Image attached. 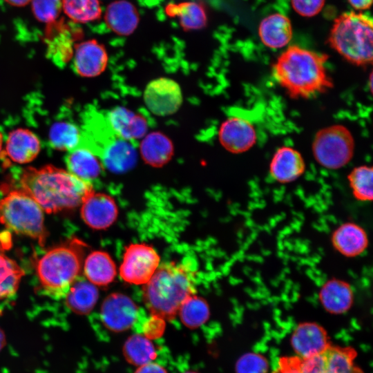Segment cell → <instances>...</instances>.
Masks as SVG:
<instances>
[{
  "label": "cell",
  "instance_id": "cell-13",
  "mask_svg": "<svg viewBox=\"0 0 373 373\" xmlns=\"http://www.w3.org/2000/svg\"><path fill=\"white\" fill-rule=\"evenodd\" d=\"M81 205L82 220L93 229L108 228L115 222L118 216L115 200L104 193H95L93 191L86 197Z\"/></svg>",
  "mask_w": 373,
  "mask_h": 373
},
{
  "label": "cell",
  "instance_id": "cell-32",
  "mask_svg": "<svg viewBox=\"0 0 373 373\" xmlns=\"http://www.w3.org/2000/svg\"><path fill=\"white\" fill-rule=\"evenodd\" d=\"M82 133L79 128L68 122L54 123L49 131L51 146L58 151H70L77 147L82 141Z\"/></svg>",
  "mask_w": 373,
  "mask_h": 373
},
{
  "label": "cell",
  "instance_id": "cell-44",
  "mask_svg": "<svg viewBox=\"0 0 373 373\" xmlns=\"http://www.w3.org/2000/svg\"><path fill=\"white\" fill-rule=\"evenodd\" d=\"M184 373H198V372H193V371H189V372H186Z\"/></svg>",
  "mask_w": 373,
  "mask_h": 373
},
{
  "label": "cell",
  "instance_id": "cell-1",
  "mask_svg": "<svg viewBox=\"0 0 373 373\" xmlns=\"http://www.w3.org/2000/svg\"><path fill=\"white\" fill-rule=\"evenodd\" d=\"M328 55L297 45L287 48L272 65V76L289 97L310 99L333 86L327 69Z\"/></svg>",
  "mask_w": 373,
  "mask_h": 373
},
{
  "label": "cell",
  "instance_id": "cell-34",
  "mask_svg": "<svg viewBox=\"0 0 373 373\" xmlns=\"http://www.w3.org/2000/svg\"><path fill=\"white\" fill-rule=\"evenodd\" d=\"M65 14L78 23H88L99 19L102 8L99 0H62Z\"/></svg>",
  "mask_w": 373,
  "mask_h": 373
},
{
  "label": "cell",
  "instance_id": "cell-19",
  "mask_svg": "<svg viewBox=\"0 0 373 373\" xmlns=\"http://www.w3.org/2000/svg\"><path fill=\"white\" fill-rule=\"evenodd\" d=\"M41 150L38 137L26 128L12 131L6 140L5 150L1 156L17 164H26L36 158Z\"/></svg>",
  "mask_w": 373,
  "mask_h": 373
},
{
  "label": "cell",
  "instance_id": "cell-29",
  "mask_svg": "<svg viewBox=\"0 0 373 373\" xmlns=\"http://www.w3.org/2000/svg\"><path fill=\"white\" fill-rule=\"evenodd\" d=\"M123 354L128 363L137 367L153 362L157 356L152 341L146 336L139 334L127 338L124 344Z\"/></svg>",
  "mask_w": 373,
  "mask_h": 373
},
{
  "label": "cell",
  "instance_id": "cell-6",
  "mask_svg": "<svg viewBox=\"0 0 373 373\" xmlns=\"http://www.w3.org/2000/svg\"><path fill=\"white\" fill-rule=\"evenodd\" d=\"M0 222L8 229L45 245L48 233L41 207L21 189H12L0 200Z\"/></svg>",
  "mask_w": 373,
  "mask_h": 373
},
{
  "label": "cell",
  "instance_id": "cell-26",
  "mask_svg": "<svg viewBox=\"0 0 373 373\" xmlns=\"http://www.w3.org/2000/svg\"><path fill=\"white\" fill-rule=\"evenodd\" d=\"M84 273L88 280L95 286H107L117 274L116 265L111 256L104 251H93L83 264Z\"/></svg>",
  "mask_w": 373,
  "mask_h": 373
},
{
  "label": "cell",
  "instance_id": "cell-20",
  "mask_svg": "<svg viewBox=\"0 0 373 373\" xmlns=\"http://www.w3.org/2000/svg\"><path fill=\"white\" fill-rule=\"evenodd\" d=\"M291 341L298 357L301 358L320 353L329 345L323 328L312 323L299 325L294 332Z\"/></svg>",
  "mask_w": 373,
  "mask_h": 373
},
{
  "label": "cell",
  "instance_id": "cell-9",
  "mask_svg": "<svg viewBox=\"0 0 373 373\" xmlns=\"http://www.w3.org/2000/svg\"><path fill=\"white\" fill-rule=\"evenodd\" d=\"M160 262V256L151 245L131 243L125 247L119 276L127 283L144 285L153 276Z\"/></svg>",
  "mask_w": 373,
  "mask_h": 373
},
{
  "label": "cell",
  "instance_id": "cell-45",
  "mask_svg": "<svg viewBox=\"0 0 373 373\" xmlns=\"http://www.w3.org/2000/svg\"><path fill=\"white\" fill-rule=\"evenodd\" d=\"M358 373H363V372H362L361 371V372H358Z\"/></svg>",
  "mask_w": 373,
  "mask_h": 373
},
{
  "label": "cell",
  "instance_id": "cell-3",
  "mask_svg": "<svg viewBox=\"0 0 373 373\" xmlns=\"http://www.w3.org/2000/svg\"><path fill=\"white\" fill-rule=\"evenodd\" d=\"M193 273L182 264L160 265L150 280L143 285V299L152 316L171 320L183 302L195 294Z\"/></svg>",
  "mask_w": 373,
  "mask_h": 373
},
{
  "label": "cell",
  "instance_id": "cell-11",
  "mask_svg": "<svg viewBox=\"0 0 373 373\" xmlns=\"http://www.w3.org/2000/svg\"><path fill=\"white\" fill-rule=\"evenodd\" d=\"M138 314L136 303L127 295L114 292L104 300L100 317L104 325L114 332H122L130 329Z\"/></svg>",
  "mask_w": 373,
  "mask_h": 373
},
{
  "label": "cell",
  "instance_id": "cell-43",
  "mask_svg": "<svg viewBox=\"0 0 373 373\" xmlns=\"http://www.w3.org/2000/svg\"><path fill=\"white\" fill-rule=\"evenodd\" d=\"M3 141V135L2 133L0 132V156L2 153Z\"/></svg>",
  "mask_w": 373,
  "mask_h": 373
},
{
  "label": "cell",
  "instance_id": "cell-33",
  "mask_svg": "<svg viewBox=\"0 0 373 373\" xmlns=\"http://www.w3.org/2000/svg\"><path fill=\"white\" fill-rule=\"evenodd\" d=\"M23 275V269L0 249V300L15 294Z\"/></svg>",
  "mask_w": 373,
  "mask_h": 373
},
{
  "label": "cell",
  "instance_id": "cell-5",
  "mask_svg": "<svg viewBox=\"0 0 373 373\" xmlns=\"http://www.w3.org/2000/svg\"><path fill=\"white\" fill-rule=\"evenodd\" d=\"M328 42L349 63L357 66L372 64L373 23L368 15L346 12L334 19Z\"/></svg>",
  "mask_w": 373,
  "mask_h": 373
},
{
  "label": "cell",
  "instance_id": "cell-35",
  "mask_svg": "<svg viewBox=\"0 0 373 373\" xmlns=\"http://www.w3.org/2000/svg\"><path fill=\"white\" fill-rule=\"evenodd\" d=\"M32 10L37 20L54 22L62 9V0H31Z\"/></svg>",
  "mask_w": 373,
  "mask_h": 373
},
{
  "label": "cell",
  "instance_id": "cell-41",
  "mask_svg": "<svg viewBox=\"0 0 373 373\" xmlns=\"http://www.w3.org/2000/svg\"><path fill=\"white\" fill-rule=\"evenodd\" d=\"M8 3L14 6H24L31 1V0H5Z\"/></svg>",
  "mask_w": 373,
  "mask_h": 373
},
{
  "label": "cell",
  "instance_id": "cell-7",
  "mask_svg": "<svg viewBox=\"0 0 373 373\" xmlns=\"http://www.w3.org/2000/svg\"><path fill=\"white\" fill-rule=\"evenodd\" d=\"M316 162L328 170H338L352 160L355 142L348 128L342 124H332L316 132L312 145Z\"/></svg>",
  "mask_w": 373,
  "mask_h": 373
},
{
  "label": "cell",
  "instance_id": "cell-8",
  "mask_svg": "<svg viewBox=\"0 0 373 373\" xmlns=\"http://www.w3.org/2000/svg\"><path fill=\"white\" fill-rule=\"evenodd\" d=\"M356 355L352 348L329 345L312 356L291 360L298 373H358L361 370L354 364Z\"/></svg>",
  "mask_w": 373,
  "mask_h": 373
},
{
  "label": "cell",
  "instance_id": "cell-37",
  "mask_svg": "<svg viewBox=\"0 0 373 373\" xmlns=\"http://www.w3.org/2000/svg\"><path fill=\"white\" fill-rule=\"evenodd\" d=\"M325 0H291L294 10L303 17H313L318 14Z\"/></svg>",
  "mask_w": 373,
  "mask_h": 373
},
{
  "label": "cell",
  "instance_id": "cell-30",
  "mask_svg": "<svg viewBox=\"0 0 373 373\" xmlns=\"http://www.w3.org/2000/svg\"><path fill=\"white\" fill-rule=\"evenodd\" d=\"M178 315L186 327L196 329L208 321L210 309L204 298L194 294L183 302Z\"/></svg>",
  "mask_w": 373,
  "mask_h": 373
},
{
  "label": "cell",
  "instance_id": "cell-39",
  "mask_svg": "<svg viewBox=\"0 0 373 373\" xmlns=\"http://www.w3.org/2000/svg\"><path fill=\"white\" fill-rule=\"evenodd\" d=\"M274 373H298L290 358H281L279 367Z\"/></svg>",
  "mask_w": 373,
  "mask_h": 373
},
{
  "label": "cell",
  "instance_id": "cell-17",
  "mask_svg": "<svg viewBox=\"0 0 373 373\" xmlns=\"http://www.w3.org/2000/svg\"><path fill=\"white\" fill-rule=\"evenodd\" d=\"M106 117L117 137L135 145L147 133L149 124L146 118L126 107L116 106L109 111Z\"/></svg>",
  "mask_w": 373,
  "mask_h": 373
},
{
  "label": "cell",
  "instance_id": "cell-21",
  "mask_svg": "<svg viewBox=\"0 0 373 373\" xmlns=\"http://www.w3.org/2000/svg\"><path fill=\"white\" fill-rule=\"evenodd\" d=\"M136 145L117 137L102 151L99 159L104 167L114 173H124L133 169L137 162Z\"/></svg>",
  "mask_w": 373,
  "mask_h": 373
},
{
  "label": "cell",
  "instance_id": "cell-24",
  "mask_svg": "<svg viewBox=\"0 0 373 373\" xmlns=\"http://www.w3.org/2000/svg\"><path fill=\"white\" fill-rule=\"evenodd\" d=\"M140 151L142 160L153 167H162L172 158L174 153L171 140L161 132L146 135L140 143Z\"/></svg>",
  "mask_w": 373,
  "mask_h": 373
},
{
  "label": "cell",
  "instance_id": "cell-16",
  "mask_svg": "<svg viewBox=\"0 0 373 373\" xmlns=\"http://www.w3.org/2000/svg\"><path fill=\"white\" fill-rule=\"evenodd\" d=\"M74 69L79 75L93 77L100 75L108 64V55L104 46L95 39L75 45Z\"/></svg>",
  "mask_w": 373,
  "mask_h": 373
},
{
  "label": "cell",
  "instance_id": "cell-22",
  "mask_svg": "<svg viewBox=\"0 0 373 373\" xmlns=\"http://www.w3.org/2000/svg\"><path fill=\"white\" fill-rule=\"evenodd\" d=\"M292 26L289 18L280 13L263 19L258 27V35L267 48L279 49L286 46L292 38Z\"/></svg>",
  "mask_w": 373,
  "mask_h": 373
},
{
  "label": "cell",
  "instance_id": "cell-40",
  "mask_svg": "<svg viewBox=\"0 0 373 373\" xmlns=\"http://www.w3.org/2000/svg\"><path fill=\"white\" fill-rule=\"evenodd\" d=\"M350 5L356 10H367L370 8L372 0H348Z\"/></svg>",
  "mask_w": 373,
  "mask_h": 373
},
{
  "label": "cell",
  "instance_id": "cell-25",
  "mask_svg": "<svg viewBox=\"0 0 373 373\" xmlns=\"http://www.w3.org/2000/svg\"><path fill=\"white\" fill-rule=\"evenodd\" d=\"M68 152L66 164L68 171L73 175L91 182L102 173L104 169L102 161L88 149L78 146Z\"/></svg>",
  "mask_w": 373,
  "mask_h": 373
},
{
  "label": "cell",
  "instance_id": "cell-28",
  "mask_svg": "<svg viewBox=\"0 0 373 373\" xmlns=\"http://www.w3.org/2000/svg\"><path fill=\"white\" fill-rule=\"evenodd\" d=\"M165 11L169 17L177 18L184 30H200L207 25V13L200 3H170L166 6Z\"/></svg>",
  "mask_w": 373,
  "mask_h": 373
},
{
  "label": "cell",
  "instance_id": "cell-27",
  "mask_svg": "<svg viewBox=\"0 0 373 373\" xmlns=\"http://www.w3.org/2000/svg\"><path fill=\"white\" fill-rule=\"evenodd\" d=\"M65 297L66 304L72 312L86 315L95 307L99 292L95 285L88 280L78 278L72 284Z\"/></svg>",
  "mask_w": 373,
  "mask_h": 373
},
{
  "label": "cell",
  "instance_id": "cell-14",
  "mask_svg": "<svg viewBox=\"0 0 373 373\" xmlns=\"http://www.w3.org/2000/svg\"><path fill=\"white\" fill-rule=\"evenodd\" d=\"M330 242L339 254L352 258L366 251L369 247V237L361 225L348 221L341 223L332 231Z\"/></svg>",
  "mask_w": 373,
  "mask_h": 373
},
{
  "label": "cell",
  "instance_id": "cell-10",
  "mask_svg": "<svg viewBox=\"0 0 373 373\" xmlns=\"http://www.w3.org/2000/svg\"><path fill=\"white\" fill-rule=\"evenodd\" d=\"M144 102L153 114L167 116L177 112L182 103L180 85L168 77H159L151 81L144 92Z\"/></svg>",
  "mask_w": 373,
  "mask_h": 373
},
{
  "label": "cell",
  "instance_id": "cell-12",
  "mask_svg": "<svg viewBox=\"0 0 373 373\" xmlns=\"http://www.w3.org/2000/svg\"><path fill=\"white\" fill-rule=\"evenodd\" d=\"M218 140L225 150L238 154L249 151L256 144L257 133L250 121L240 116L231 115L221 124Z\"/></svg>",
  "mask_w": 373,
  "mask_h": 373
},
{
  "label": "cell",
  "instance_id": "cell-2",
  "mask_svg": "<svg viewBox=\"0 0 373 373\" xmlns=\"http://www.w3.org/2000/svg\"><path fill=\"white\" fill-rule=\"evenodd\" d=\"M19 184L20 189L48 213L75 208L94 191L91 182L50 164L25 169Z\"/></svg>",
  "mask_w": 373,
  "mask_h": 373
},
{
  "label": "cell",
  "instance_id": "cell-4",
  "mask_svg": "<svg viewBox=\"0 0 373 373\" xmlns=\"http://www.w3.org/2000/svg\"><path fill=\"white\" fill-rule=\"evenodd\" d=\"M86 245L77 238L52 247L35 263L37 276L43 293L53 298L65 296L79 278Z\"/></svg>",
  "mask_w": 373,
  "mask_h": 373
},
{
  "label": "cell",
  "instance_id": "cell-18",
  "mask_svg": "<svg viewBox=\"0 0 373 373\" xmlns=\"http://www.w3.org/2000/svg\"><path fill=\"white\" fill-rule=\"evenodd\" d=\"M318 300L327 312L334 314H343L353 305L354 289L347 280L332 278L325 280L321 286Z\"/></svg>",
  "mask_w": 373,
  "mask_h": 373
},
{
  "label": "cell",
  "instance_id": "cell-23",
  "mask_svg": "<svg viewBox=\"0 0 373 373\" xmlns=\"http://www.w3.org/2000/svg\"><path fill=\"white\" fill-rule=\"evenodd\" d=\"M104 19L108 27L122 36L132 34L140 21L135 6L126 0H117L110 3L106 10Z\"/></svg>",
  "mask_w": 373,
  "mask_h": 373
},
{
  "label": "cell",
  "instance_id": "cell-31",
  "mask_svg": "<svg viewBox=\"0 0 373 373\" xmlns=\"http://www.w3.org/2000/svg\"><path fill=\"white\" fill-rule=\"evenodd\" d=\"M347 182L354 198L361 202L373 200V168L360 165L347 175Z\"/></svg>",
  "mask_w": 373,
  "mask_h": 373
},
{
  "label": "cell",
  "instance_id": "cell-42",
  "mask_svg": "<svg viewBox=\"0 0 373 373\" xmlns=\"http://www.w3.org/2000/svg\"><path fill=\"white\" fill-rule=\"evenodd\" d=\"M6 338L3 331L0 328V351L6 345Z\"/></svg>",
  "mask_w": 373,
  "mask_h": 373
},
{
  "label": "cell",
  "instance_id": "cell-38",
  "mask_svg": "<svg viewBox=\"0 0 373 373\" xmlns=\"http://www.w3.org/2000/svg\"><path fill=\"white\" fill-rule=\"evenodd\" d=\"M134 373H167L164 367L158 363L151 362L139 366Z\"/></svg>",
  "mask_w": 373,
  "mask_h": 373
},
{
  "label": "cell",
  "instance_id": "cell-36",
  "mask_svg": "<svg viewBox=\"0 0 373 373\" xmlns=\"http://www.w3.org/2000/svg\"><path fill=\"white\" fill-rule=\"evenodd\" d=\"M267 370L265 358L254 353L242 356L236 365V373H267Z\"/></svg>",
  "mask_w": 373,
  "mask_h": 373
},
{
  "label": "cell",
  "instance_id": "cell-15",
  "mask_svg": "<svg viewBox=\"0 0 373 373\" xmlns=\"http://www.w3.org/2000/svg\"><path fill=\"white\" fill-rule=\"evenodd\" d=\"M306 164L302 154L294 148L283 146L273 155L269 165L271 178L278 183L289 184L299 179Z\"/></svg>",
  "mask_w": 373,
  "mask_h": 373
}]
</instances>
